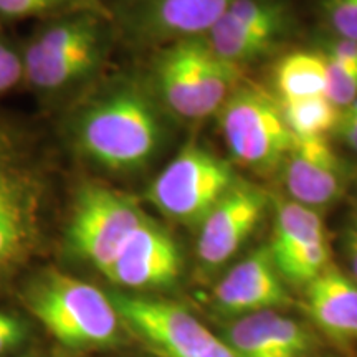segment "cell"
I'll return each mask as SVG.
<instances>
[{
	"label": "cell",
	"instance_id": "6da1fadb",
	"mask_svg": "<svg viewBox=\"0 0 357 357\" xmlns=\"http://www.w3.org/2000/svg\"><path fill=\"white\" fill-rule=\"evenodd\" d=\"M162 114L164 109L144 84L116 83L75 114L71 144L84 160L106 172L142 171L166 141Z\"/></svg>",
	"mask_w": 357,
	"mask_h": 357
},
{
	"label": "cell",
	"instance_id": "7a4b0ae2",
	"mask_svg": "<svg viewBox=\"0 0 357 357\" xmlns=\"http://www.w3.org/2000/svg\"><path fill=\"white\" fill-rule=\"evenodd\" d=\"M242 82V68L217 56L204 37H194L155 53L147 88L164 113L202 121L215 116Z\"/></svg>",
	"mask_w": 357,
	"mask_h": 357
},
{
	"label": "cell",
	"instance_id": "3957f363",
	"mask_svg": "<svg viewBox=\"0 0 357 357\" xmlns=\"http://www.w3.org/2000/svg\"><path fill=\"white\" fill-rule=\"evenodd\" d=\"M109 13L79 10L53 17L22 52L24 79L42 95L82 84L101 68L108 52Z\"/></svg>",
	"mask_w": 357,
	"mask_h": 357
},
{
	"label": "cell",
	"instance_id": "277c9868",
	"mask_svg": "<svg viewBox=\"0 0 357 357\" xmlns=\"http://www.w3.org/2000/svg\"><path fill=\"white\" fill-rule=\"evenodd\" d=\"M26 305L53 337L70 349L116 344L121 319L108 294L61 271H47L30 284Z\"/></svg>",
	"mask_w": 357,
	"mask_h": 357
},
{
	"label": "cell",
	"instance_id": "5b68a950",
	"mask_svg": "<svg viewBox=\"0 0 357 357\" xmlns=\"http://www.w3.org/2000/svg\"><path fill=\"white\" fill-rule=\"evenodd\" d=\"M47 177L26 144L0 129V280L38 245Z\"/></svg>",
	"mask_w": 357,
	"mask_h": 357
},
{
	"label": "cell",
	"instance_id": "8992f818",
	"mask_svg": "<svg viewBox=\"0 0 357 357\" xmlns=\"http://www.w3.org/2000/svg\"><path fill=\"white\" fill-rule=\"evenodd\" d=\"M215 116L236 164L261 176L280 171L294 136L273 93L242 82Z\"/></svg>",
	"mask_w": 357,
	"mask_h": 357
},
{
	"label": "cell",
	"instance_id": "52a82bcc",
	"mask_svg": "<svg viewBox=\"0 0 357 357\" xmlns=\"http://www.w3.org/2000/svg\"><path fill=\"white\" fill-rule=\"evenodd\" d=\"M236 181L231 162L190 142L154 177L144 199L169 220L199 227Z\"/></svg>",
	"mask_w": 357,
	"mask_h": 357
},
{
	"label": "cell",
	"instance_id": "ba28073f",
	"mask_svg": "<svg viewBox=\"0 0 357 357\" xmlns=\"http://www.w3.org/2000/svg\"><path fill=\"white\" fill-rule=\"evenodd\" d=\"M144 218V211L131 195L89 182L75 195L66 240L82 260L106 275Z\"/></svg>",
	"mask_w": 357,
	"mask_h": 357
},
{
	"label": "cell",
	"instance_id": "9c48e42d",
	"mask_svg": "<svg viewBox=\"0 0 357 357\" xmlns=\"http://www.w3.org/2000/svg\"><path fill=\"white\" fill-rule=\"evenodd\" d=\"M234 0H114L109 19L129 40L169 45L204 37Z\"/></svg>",
	"mask_w": 357,
	"mask_h": 357
},
{
	"label": "cell",
	"instance_id": "30bf717a",
	"mask_svg": "<svg viewBox=\"0 0 357 357\" xmlns=\"http://www.w3.org/2000/svg\"><path fill=\"white\" fill-rule=\"evenodd\" d=\"M119 319L162 357H200L215 336L185 306L137 294L113 293Z\"/></svg>",
	"mask_w": 357,
	"mask_h": 357
},
{
	"label": "cell",
	"instance_id": "8fae6325",
	"mask_svg": "<svg viewBox=\"0 0 357 357\" xmlns=\"http://www.w3.org/2000/svg\"><path fill=\"white\" fill-rule=\"evenodd\" d=\"M271 260L284 283L306 287L331 265L328 231L318 211L283 200L276 204Z\"/></svg>",
	"mask_w": 357,
	"mask_h": 357
},
{
	"label": "cell",
	"instance_id": "7c38bea8",
	"mask_svg": "<svg viewBox=\"0 0 357 357\" xmlns=\"http://www.w3.org/2000/svg\"><path fill=\"white\" fill-rule=\"evenodd\" d=\"M268 207V192L238 177L199 225V261L213 270L231 260L260 227Z\"/></svg>",
	"mask_w": 357,
	"mask_h": 357
},
{
	"label": "cell",
	"instance_id": "4fadbf2b",
	"mask_svg": "<svg viewBox=\"0 0 357 357\" xmlns=\"http://www.w3.org/2000/svg\"><path fill=\"white\" fill-rule=\"evenodd\" d=\"M181 248L174 236L146 215L105 276L131 289L166 288L182 275Z\"/></svg>",
	"mask_w": 357,
	"mask_h": 357
},
{
	"label": "cell",
	"instance_id": "5bb4252c",
	"mask_svg": "<svg viewBox=\"0 0 357 357\" xmlns=\"http://www.w3.org/2000/svg\"><path fill=\"white\" fill-rule=\"evenodd\" d=\"M280 171L291 200L312 211L344 194L346 166L328 137H294Z\"/></svg>",
	"mask_w": 357,
	"mask_h": 357
},
{
	"label": "cell",
	"instance_id": "9a60e30c",
	"mask_svg": "<svg viewBox=\"0 0 357 357\" xmlns=\"http://www.w3.org/2000/svg\"><path fill=\"white\" fill-rule=\"evenodd\" d=\"M217 306L230 314L276 311L291 303L268 247L236 263L213 289Z\"/></svg>",
	"mask_w": 357,
	"mask_h": 357
},
{
	"label": "cell",
	"instance_id": "2e32d148",
	"mask_svg": "<svg viewBox=\"0 0 357 357\" xmlns=\"http://www.w3.org/2000/svg\"><path fill=\"white\" fill-rule=\"evenodd\" d=\"M306 312L312 323L334 341L357 339V281L331 263L307 283Z\"/></svg>",
	"mask_w": 357,
	"mask_h": 357
},
{
	"label": "cell",
	"instance_id": "e0dca14e",
	"mask_svg": "<svg viewBox=\"0 0 357 357\" xmlns=\"http://www.w3.org/2000/svg\"><path fill=\"white\" fill-rule=\"evenodd\" d=\"M273 95L280 101L326 96L328 60L323 52H293L276 63Z\"/></svg>",
	"mask_w": 357,
	"mask_h": 357
},
{
	"label": "cell",
	"instance_id": "ac0fdd59",
	"mask_svg": "<svg viewBox=\"0 0 357 357\" xmlns=\"http://www.w3.org/2000/svg\"><path fill=\"white\" fill-rule=\"evenodd\" d=\"M280 108L294 137H328L329 132H334L341 116V109L328 96L280 101Z\"/></svg>",
	"mask_w": 357,
	"mask_h": 357
},
{
	"label": "cell",
	"instance_id": "d6986e66",
	"mask_svg": "<svg viewBox=\"0 0 357 357\" xmlns=\"http://www.w3.org/2000/svg\"><path fill=\"white\" fill-rule=\"evenodd\" d=\"M79 10L106 12L100 0H0V19L22 20L40 17L53 19Z\"/></svg>",
	"mask_w": 357,
	"mask_h": 357
},
{
	"label": "cell",
	"instance_id": "ffe728a7",
	"mask_svg": "<svg viewBox=\"0 0 357 357\" xmlns=\"http://www.w3.org/2000/svg\"><path fill=\"white\" fill-rule=\"evenodd\" d=\"M227 344L238 357H283L268 344L260 312H252L236 319L227 334Z\"/></svg>",
	"mask_w": 357,
	"mask_h": 357
},
{
	"label": "cell",
	"instance_id": "44dd1931",
	"mask_svg": "<svg viewBox=\"0 0 357 357\" xmlns=\"http://www.w3.org/2000/svg\"><path fill=\"white\" fill-rule=\"evenodd\" d=\"M318 10L333 37L357 40V0H319Z\"/></svg>",
	"mask_w": 357,
	"mask_h": 357
},
{
	"label": "cell",
	"instance_id": "7402d4cb",
	"mask_svg": "<svg viewBox=\"0 0 357 357\" xmlns=\"http://www.w3.org/2000/svg\"><path fill=\"white\" fill-rule=\"evenodd\" d=\"M326 96L339 109H344L354 102L357 100V68L328 60Z\"/></svg>",
	"mask_w": 357,
	"mask_h": 357
},
{
	"label": "cell",
	"instance_id": "603a6c76",
	"mask_svg": "<svg viewBox=\"0 0 357 357\" xmlns=\"http://www.w3.org/2000/svg\"><path fill=\"white\" fill-rule=\"evenodd\" d=\"M24 79L22 52L7 38L0 37V96L6 95Z\"/></svg>",
	"mask_w": 357,
	"mask_h": 357
},
{
	"label": "cell",
	"instance_id": "cb8c5ba5",
	"mask_svg": "<svg viewBox=\"0 0 357 357\" xmlns=\"http://www.w3.org/2000/svg\"><path fill=\"white\" fill-rule=\"evenodd\" d=\"M25 324L17 316L0 312V356L19 347L25 339Z\"/></svg>",
	"mask_w": 357,
	"mask_h": 357
},
{
	"label": "cell",
	"instance_id": "d4e9b609",
	"mask_svg": "<svg viewBox=\"0 0 357 357\" xmlns=\"http://www.w3.org/2000/svg\"><path fill=\"white\" fill-rule=\"evenodd\" d=\"M323 47L324 48L321 52H323L326 60L357 68V40L333 37Z\"/></svg>",
	"mask_w": 357,
	"mask_h": 357
},
{
	"label": "cell",
	"instance_id": "484cf974",
	"mask_svg": "<svg viewBox=\"0 0 357 357\" xmlns=\"http://www.w3.org/2000/svg\"><path fill=\"white\" fill-rule=\"evenodd\" d=\"M334 132L349 149L357 153V114L347 109H341L339 123Z\"/></svg>",
	"mask_w": 357,
	"mask_h": 357
},
{
	"label": "cell",
	"instance_id": "4316f807",
	"mask_svg": "<svg viewBox=\"0 0 357 357\" xmlns=\"http://www.w3.org/2000/svg\"><path fill=\"white\" fill-rule=\"evenodd\" d=\"M344 252L349 261L352 276L357 281V230L351 229L346 231L344 235Z\"/></svg>",
	"mask_w": 357,
	"mask_h": 357
},
{
	"label": "cell",
	"instance_id": "83f0119b",
	"mask_svg": "<svg viewBox=\"0 0 357 357\" xmlns=\"http://www.w3.org/2000/svg\"><path fill=\"white\" fill-rule=\"evenodd\" d=\"M200 357H238V354H236V352L231 349L225 341L215 337V341L208 346V349L205 351Z\"/></svg>",
	"mask_w": 357,
	"mask_h": 357
},
{
	"label": "cell",
	"instance_id": "f1b7e54d",
	"mask_svg": "<svg viewBox=\"0 0 357 357\" xmlns=\"http://www.w3.org/2000/svg\"><path fill=\"white\" fill-rule=\"evenodd\" d=\"M344 109H347V111H351V113L357 114V100H356L354 102H351V105L347 106V108H344Z\"/></svg>",
	"mask_w": 357,
	"mask_h": 357
},
{
	"label": "cell",
	"instance_id": "f546056e",
	"mask_svg": "<svg viewBox=\"0 0 357 357\" xmlns=\"http://www.w3.org/2000/svg\"><path fill=\"white\" fill-rule=\"evenodd\" d=\"M356 230H357V208H356Z\"/></svg>",
	"mask_w": 357,
	"mask_h": 357
}]
</instances>
